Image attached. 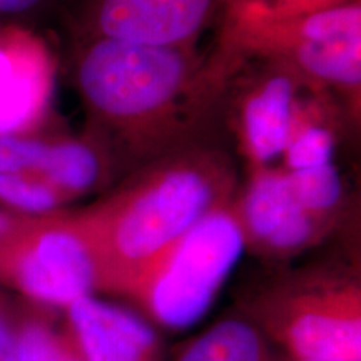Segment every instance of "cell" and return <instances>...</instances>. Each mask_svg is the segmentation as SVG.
I'll return each instance as SVG.
<instances>
[{"label": "cell", "instance_id": "1", "mask_svg": "<svg viewBox=\"0 0 361 361\" xmlns=\"http://www.w3.org/2000/svg\"><path fill=\"white\" fill-rule=\"evenodd\" d=\"M223 176L207 161H183L74 213L92 258L96 291L129 298L180 238L223 206Z\"/></svg>", "mask_w": 361, "mask_h": 361}, {"label": "cell", "instance_id": "2", "mask_svg": "<svg viewBox=\"0 0 361 361\" xmlns=\"http://www.w3.org/2000/svg\"><path fill=\"white\" fill-rule=\"evenodd\" d=\"M274 348L296 361H361V288L336 269L284 276L243 306Z\"/></svg>", "mask_w": 361, "mask_h": 361}, {"label": "cell", "instance_id": "3", "mask_svg": "<svg viewBox=\"0 0 361 361\" xmlns=\"http://www.w3.org/2000/svg\"><path fill=\"white\" fill-rule=\"evenodd\" d=\"M226 40L239 51L288 62L319 82L360 87V0L296 17L226 8Z\"/></svg>", "mask_w": 361, "mask_h": 361}, {"label": "cell", "instance_id": "4", "mask_svg": "<svg viewBox=\"0 0 361 361\" xmlns=\"http://www.w3.org/2000/svg\"><path fill=\"white\" fill-rule=\"evenodd\" d=\"M245 246L236 213L221 206L171 247L130 300L161 326L186 328L206 313Z\"/></svg>", "mask_w": 361, "mask_h": 361}, {"label": "cell", "instance_id": "5", "mask_svg": "<svg viewBox=\"0 0 361 361\" xmlns=\"http://www.w3.org/2000/svg\"><path fill=\"white\" fill-rule=\"evenodd\" d=\"M191 78L180 47L102 37L80 59L79 87L97 114L119 124H141L164 114Z\"/></svg>", "mask_w": 361, "mask_h": 361}, {"label": "cell", "instance_id": "6", "mask_svg": "<svg viewBox=\"0 0 361 361\" xmlns=\"http://www.w3.org/2000/svg\"><path fill=\"white\" fill-rule=\"evenodd\" d=\"M0 286L29 303L61 308L94 295L96 271L71 214L6 216L0 228Z\"/></svg>", "mask_w": 361, "mask_h": 361}, {"label": "cell", "instance_id": "7", "mask_svg": "<svg viewBox=\"0 0 361 361\" xmlns=\"http://www.w3.org/2000/svg\"><path fill=\"white\" fill-rule=\"evenodd\" d=\"M245 245L271 256H291L316 245L328 226L296 201L286 173L261 171L236 213Z\"/></svg>", "mask_w": 361, "mask_h": 361}, {"label": "cell", "instance_id": "8", "mask_svg": "<svg viewBox=\"0 0 361 361\" xmlns=\"http://www.w3.org/2000/svg\"><path fill=\"white\" fill-rule=\"evenodd\" d=\"M62 311V331L80 361H162L159 336L139 316L94 295Z\"/></svg>", "mask_w": 361, "mask_h": 361}, {"label": "cell", "instance_id": "9", "mask_svg": "<svg viewBox=\"0 0 361 361\" xmlns=\"http://www.w3.org/2000/svg\"><path fill=\"white\" fill-rule=\"evenodd\" d=\"M54 69L47 49L22 29L0 30V135H24L47 111Z\"/></svg>", "mask_w": 361, "mask_h": 361}, {"label": "cell", "instance_id": "10", "mask_svg": "<svg viewBox=\"0 0 361 361\" xmlns=\"http://www.w3.org/2000/svg\"><path fill=\"white\" fill-rule=\"evenodd\" d=\"M224 0H101L97 25L102 37L183 47Z\"/></svg>", "mask_w": 361, "mask_h": 361}, {"label": "cell", "instance_id": "11", "mask_svg": "<svg viewBox=\"0 0 361 361\" xmlns=\"http://www.w3.org/2000/svg\"><path fill=\"white\" fill-rule=\"evenodd\" d=\"M295 85L286 75L271 78L247 97L243 129L252 159L259 164L284 154L293 134Z\"/></svg>", "mask_w": 361, "mask_h": 361}, {"label": "cell", "instance_id": "12", "mask_svg": "<svg viewBox=\"0 0 361 361\" xmlns=\"http://www.w3.org/2000/svg\"><path fill=\"white\" fill-rule=\"evenodd\" d=\"M174 361H288L243 314L219 319L179 351Z\"/></svg>", "mask_w": 361, "mask_h": 361}, {"label": "cell", "instance_id": "13", "mask_svg": "<svg viewBox=\"0 0 361 361\" xmlns=\"http://www.w3.org/2000/svg\"><path fill=\"white\" fill-rule=\"evenodd\" d=\"M51 310L29 301L22 308H13L19 361H80L62 326L52 319Z\"/></svg>", "mask_w": 361, "mask_h": 361}, {"label": "cell", "instance_id": "14", "mask_svg": "<svg viewBox=\"0 0 361 361\" xmlns=\"http://www.w3.org/2000/svg\"><path fill=\"white\" fill-rule=\"evenodd\" d=\"M101 174V162L87 144L66 141L49 144L37 178L44 179L64 196L87 191Z\"/></svg>", "mask_w": 361, "mask_h": 361}, {"label": "cell", "instance_id": "15", "mask_svg": "<svg viewBox=\"0 0 361 361\" xmlns=\"http://www.w3.org/2000/svg\"><path fill=\"white\" fill-rule=\"evenodd\" d=\"M286 174L291 191L301 207L329 228L343 194L341 176L335 166L329 162L319 168L291 171Z\"/></svg>", "mask_w": 361, "mask_h": 361}, {"label": "cell", "instance_id": "16", "mask_svg": "<svg viewBox=\"0 0 361 361\" xmlns=\"http://www.w3.org/2000/svg\"><path fill=\"white\" fill-rule=\"evenodd\" d=\"M67 200L69 197L34 174H0V201L20 214L56 213Z\"/></svg>", "mask_w": 361, "mask_h": 361}, {"label": "cell", "instance_id": "17", "mask_svg": "<svg viewBox=\"0 0 361 361\" xmlns=\"http://www.w3.org/2000/svg\"><path fill=\"white\" fill-rule=\"evenodd\" d=\"M333 147L335 141L328 129L322 126H306L300 130H293L284 154L291 171L311 169L329 164Z\"/></svg>", "mask_w": 361, "mask_h": 361}, {"label": "cell", "instance_id": "18", "mask_svg": "<svg viewBox=\"0 0 361 361\" xmlns=\"http://www.w3.org/2000/svg\"><path fill=\"white\" fill-rule=\"evenodd\" d=\"M49 142L27 135H0V174H37Z\"/></svg>", "mask_w": 361, "mask_h": 361}, {"label": "cell", "instance_id": "19", "mask_svg": "<svg viewBox=\"0 0 361 361\" xmlns=\"http://www.w3.org/2000/svg\"><path fill=\"white\" fill-rule=\"evenodd\" d=\"M356 0H224L226 8L266 17H296L326 11Z\"/></svg>", "mask_w": 361, "mask_h": 361}, {"label": "cell", "instance_id": "20", "mask_svg": "<svg viewBox=\"0 0 361 361\" xmlns=\"http://www.w3.org/2000/svg\"><path fill=\"white\" fill-rule=\"evenodd\" d=\"M0 361H19L17 356L13 306L0 295Z\"/></svg>", "mask_w": 361, "mask_h": 361}, {"label": "cell", "instance_id": "21", "mask_svg": "<svg viewBox=\"0 0 361 361\" xmlns=\"http://www.w3.org/2000/svg\"><path fill=\"white\" fill-rule=\"evenodd\" d=\"M42 0H0V13H19L34 8Z\"/></svg>", "mask_w": 361, "mask_h": 361}, {"label": "cell", "instance_id": "22", "mask_svg": "<svg viewBox=\"0 0 361 361\" xmlns=\"http://www.w3.org/2000/svg\"><path fill=\"white\" fill-rule=\"evenodd\" d=\"M4 218H6V214L0 213V228H2V223H4Z\"/></svg>", "mask_w": 361, "mask_h": 361}, {"label": "cell", "instance_id": "23", "mask_svg": "<svg viewBox=\"0 0 361 361\" xmlns=\"http://www.w3.org/2000/svg\"><path fill=\"white\" fill-rule=\"evenodd\" d=\"M288 361H296V360H290V358H288Z\"/></svg>", "mask_w": 361, "mask_h": 361}]
</instances>
